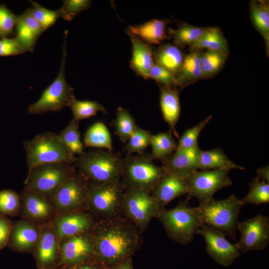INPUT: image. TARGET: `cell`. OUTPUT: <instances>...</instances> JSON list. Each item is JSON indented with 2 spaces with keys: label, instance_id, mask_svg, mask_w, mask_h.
Masks as SVG:
<instances>
[{
  "label": "cell",
  "instance_id": "cell-9",
  "mask_svg": "<svg viewBox=\"0 0 269 269\" xmlns=\"http://www.w3.org/2000/svg\"><path fill=\"white\" fill-rule=\"evenodd\" d=\"M125 190L121 180L103 184L89 182L88 212L95 220L123 215Z\"/></svg>",
  "mask_w": 269,
  "mask_h": 269
},
{
  "label": "cell",
  "instance_id": "cell-14",
  "mask_svg": "<svg viewBox=\"0 0 269 269\" xmlns=\"http://www.w3.org/2000/svg\"><path fill=\"white\" fill-rule=\"evenodd\" d=\"M60 266L77 265L95 259L92 231L60 240Z\"/></svg>",
  "mask_w": 269,
  "mask_h": 269
},
{
  "label": "cell",
  "instance_id": "cell-20",
  "mask_svg": "<svg viewBox=\"0 0 269 269\" xmlns=\"http://www.w3.org/2000/svg\"><path fill=\"white\" fill-rule=\"evenodd\" d=\"M187 193L188 188L185 179L167 173L151 193L160 211L174 199Z\"/></svg>",
  "mask_w": 269,
  "mask_h": 269
},
{
  "label": "cell",
  "instance_id": "cell-8",
  "mask_svg": "<svg viewBox=\"0 0 269 269\" xmlns=\"http://www.w3.org/2000/svg\"><path fill=\"white\" fill-rule=\"evenodd\" d=\"M67 32L65 33V41L63 48L62 62L58 75L52 83L42 92L39 99L30 105L28 112L32 115H39L48 112H58L69 107L76 98L73 88L65 78V63L66 57V39Z\"/></svg>",
  "mask_w": 269,
  "mask_h": 269
},
{
  "label": "cell",
  "instance_id": "cell-5",
  "mask_svg": "<svg viewBox=\"0 0 269 269\" xmlns=\"http://www.w3.org/2000/svg\"><path fill=\"white\" fill-rule=\"evenodd\" d=\"M28 170L45 163L66 162L73 165L77 157L72 154L53 132H45L23 143Z\"/></svg>",
  "mask_w": 269,
  "mask_h": 269
},
{
  "label": "cell",
  "instance_id": "cell-27",
  "mask_svg": "<svg viewBox=\"0 0 269 269\" xmlns=\"http://www.w3.org/2000/svg\"><path fill=\"white\" fill-rule=\"evenodd\" d=\"M197 167L198 170L222 169L230 171L233 169H245L244 167L231 160L219 147L209 150L200 149L198 155Z\"/></svg>",
  "mask_w": 269,
  "mask_h": 269
},
{
  "label": "cell",
  "instance_id": "cell-46",
  "mask_svg": "<svg viewBox=\"0 0 269 269\" xmlns=\"http://www.w3.org/2000/svg\"><path fill=\"white\" fill-rule=\"evenodd\" d=\"M25 52L15 38H0V56H14Z\"/></svg>",
  "mask_w": 269,
  "mask_h": 269
},
{
  "label": "cell",
  "instance_id": "cell-31",
  "mask_svg": "<svg viewBox=\"0 0 269 269\" xmlns=\"http://www.w3.org/2000/svg\"><path fill=\"white\" fill-rule=\"evenodd\" d=\"M83 141L87 147L113 150L111 134L105 124L102 122L95 123L87 129Z\"/></svg>",
  "mask_w": 269,
  "mask_h": 269
},
{
  "label": "cell",
  "instance_id": "cell-26",
  "mask_svg": "<svg viewBox=\"0 0 269 269\" xmlns=\"http://www.w3.org/2000/svg\"><path fill=\"white\" fill-rule=\"evenodd\" d=\"M203 51H191L186 55L176 78L177 87L181 89L202 80L201 56Z\"/></svg>",
  "mask_w": 269,
  "mask_h": 269
},
{
  "label": "cell",
  "instance_id": "cell-33",
  "mask_svg": "<svg viewBox=\"0 0 269 269\" xmlns=\"http://www.w3.org/2000/svg\"><path fill=\"white\" fill-rule=\"evenodd\" d=\"M228 54L212 50L202 51L201 64L203 72L202 80L212 78L223 68Z\"/></svg>",
  "mask_w": 269,
  "mask_h": 269
},
{
  "label": "cell",
  "instance_id": "cell-35",
  "mask_svg": "<svg viewBox=\"0 0 269 269\" xmlns=\"http://www.w3.org/2000/svg\"><path fill=\"white\" fill-rule=\"evenodd\" d=\"M79 123V122L72 119L58 134L62 142L75 156H80L85 153L84 145L81 140Z\"/></svg>",
  "mask_w": 269,
  "mask_h": 269
},
{
  "label": "cell",
  "instance_id": "cell-23",
  "mask_svg": "<svg viewBox=\"0 0 269 269\" xmlns=\"http://www.w3.org/2000/svg\"><path fill=\"white\" fill-rule=\"evenodd\" d=\"M157 86L160 92V106L163 118L173 134L178 137L175 127L180 114L179 92L174 87Z\"/></svg>",
  "mask_w": 269,
  "mask_h": 269
},
{
  "label": "cell",
  "instance_id": "cell-17",
  "mask_svg": "<svg viewBox=\"0 0 269 269\" xmlns=\"http://www.w3.org/2000/svg\"><path fill=\"white\" fill-rule=\"evenodd\" d=\"M202 236L206 244V252L217 263L224 267L230 266L240 256V251L235 244H232L221 232L205 225L196 232Z\"/></svg>",
  "mask_w": 269,
  "mask_h": 269
},
{
  "label": "cell",
  "instance_id": "cell-12",
  "mask_svg": "<svg viewBox=\"0 0 269 269\" xmlns=\"http://www.w3.org/2000/svg\"><path fill=\"white\" fill-rule=\"evenodd\" d=\"M229 170H197L185 179L187 188V199L196 198L199 203L213 198L218 190L232 184Z\"/></svg>",
  "mask_w": 269,
  "mask_h": 269
},
{
  "label": "cell",
  "instance_id": "cell-30",
  "mask_svg": "<svg viewBox=\"0 0 269 269\" xmlns=\"http://www.w3.org/2000/svg\"><path fill=\"white\" fill-rule=\"evenodd\" d=\"M250 17L255 28L262 36L269 53V4L267 0H252L250 3Z\"/></svg>",
  "mask_w": 269,
  "mask_h": 269
},
{
  "label": "cell",
  "instance_id": "cell-19",
  "mask_svg": "<svg viewBox=\"0 0 269 269\" xmlns=\"http://www.w3.org/2000/svg\"><path fill=\"white\" fill-rule=\"evenodd\" d=\"M95 219L88 212L58 214L51 221L60 240L92 231Z\"/></svg>",
  "mask_w": 269,
  "mask_h": 269
},
{
  "label": "cell",
  "instance_id": "cell-4",
  "mask_svg": "<svg viewBox=\"0 0 269 269\" xmlns=\"http://www.w3.org/2000/svg\"><path fill=\"white\" fill-rule=\"evenodd\" d=\"M165 174L162 166L153 162L149 153H127L123 158L121 182L125 189H138L151 193Z\"/></svg>",
  "mask_w": 269,
  "mask_h": 269
},
{
  "label": "cell",
  "instance_id": "cell-16",
  "mask_svg": "<svg viewBox=\"0 0 269 269\" xmlns=\"http://www.w3.org/2000/svg\"><path fill=\"white\" fill-rule=\"evenodd\" d=\"M19 215L38 225L51 222L57 215L53 201L33 191L24 188L20 195Z\"/></svg>",
  "mask_w": 269,
  "mask_h": 269
},
{
  "label": "cell",
  "instance_id": "cell-32",
  "mask_svg": "<svg viewBox=\"0 0 269 269\" xmlns=\"http://www.w3.org/2000/svg\"><path fill=\"white\" fill-rule=\"evenodd\" d=\"M206 27L182 23L176 29H169L168 34L175 45L181 48L185 45L190 46L201 37Z\"/></svg>",
  "mask_w": 269,
  "mask_h": 269
},
{
  "label": "cell",
  "instance_id": "cell-25",
  "mask_svg": "<svg viewBox=\"0 0 269 269\" xmlns=\"http://www.w3.org/2000/svg\"><path fill=\"white\" fill-rule=\"evenodd\" d=\"M153 53L154 63L176 76L186 55L181 48L174 44H161Z\"/></svg>",
  "mask_w": 269,
  "mask_h": 269
},
{
  "label": "cell",
  "instance_id": "cell-50",
  "mask_svg": "<svg viewBox=\"0 0 269 269\" xmlns=\"http://www.w3.org/2000/svg\"><path fill=\"white\" fill-rule=\"evenodd\" d=\"M258 178L269 183V167L267 165L257 170V176Z\"/></svg>",
  "mask_w": 269,
  "mask_h": 269
},
{
  "label": "cell",
  "instance_id": "cell-44",
  "mask_svg": "<svg viewBox=\"0 0 269 269\" xmlns=\"http://www.w3.org/2000/svg\"><path fill=\"white\" fill-rule=\"evenodd\" d=\"M17 15H15L5 5H0V37L11 35L15 31Z\"/></svg>",
  "mask_w": 269,
  "mask_h": 269
},
{
  "label": "cell",
  "instance_id": "cell-45",
  "mask_svg": "<svg viewBox=\"0 0 269 269\" xmlns=\"http://www.w3.org/2000/svg\"><path fill=\"white\" fill-rule=\"evenodd\" d=\"M148 79L155 81L158 84L165 86L177 87L176 76L169 71L155 63L149 72Z\"/></svg>",
  "mask_w": 269,
  "mask_h": 269
},
{
  "label": "cell",
  "instance_id": "cell-28",
  "mask_svg": "<svg viewBox=\"0 0 269 269\" xmlns=\"http://www.w3.org/2000/svg\"><path fill=\"white\" fill-rule=\"evenodd\" d=\"M189 51L212 50L221 52L229 55L227 41L219 27H207L206 30L192 45Z\"/></svg>",
  "mask_w": 269,
  "mask_h": 269
},
{
  "label": "cell",
  "instance_id": "cell-38",
  "mask_svg": "<svg viewBox=\"0 0 269 269\" xmlns=\"http://www.w3.org/2000/svg\"><path fill=\"white\" fill-rule=\"evenodd\" d=\"M151 135L149 131L137 126L122 149L127 153H144L150 145Z\"/></svg>",
  "mask_w": 269,
  "mask_h": 269
},
{
  "label": "cell",
  "instance_id": "cell-2",
  "mask_svg": "<svg viewBox=\"0 0 269 269\" xmlns=\"http://www.w3.org/2000/svg\"><path fill=\"white\" fill-rule=\"evenodd\" d=\"M122 159L120 152L92 150L77 157L73 166L89 182L108 183L121 180Z\"/></svg>",
  "mask_w": 269,
  "mask_h": 269
},
{
  "label": "cell",
  "instance_id": "cell-34",
  "mask_svg": "<svg viewBox=\"0 0 269 269\" xmlns=\"http://www.w3.org/2000/svg\"><path fill=\"white\" fill-rule=\"evenodd\" d=\"M112 125L115 129V134L123 143L128 140L137 127L129 111L122 107L117 108L116 117Z\"/></svg>",
  "mask_w": 269,
  "mask_h": 269
},
{
  "label": "cell",
  "instance_id": "cell-37",
  "mask_svg": "<svg viewBox=\"0 0 269 269\" xmlns=\"http://www.w3.org/2000/svg\"><path fill=\"white\" fill-rule=\"evenodd\" d=\"M74 120L88 119L97 115L98 112L107 113L106 109L100 103L95 101H81L75 99L69 106Z\"/></svg>",
  "mask_w": 269,
  "mask_h": 269
},
{
  "label": "cell",
  "instance_id": "cell-39",
  "mask_svg": "<svg viewBox=\"0 0 269 269\" xmlns=\"http://www.w3.org/2000/svg\"><path fill=\"white\" fill-rule=\"evenodd\" d=\"M20 195L11 189L0 190V215L14 217L19 215Z\"/></svg>",
  "mask_w": 269,
  "mask_h": 269
},
{
  "label": "cell",
  "instance_id": "cell-43",
  "mask_svg": "<svg viewBox=\"0 0 269 269\" xmlns=\"http://www.w3.org/2000/svg\"><path fill=\"white\" fill-rule=\"evenodd\" d=\"M91 3L90 0H65L58 9L60 17L70 21L82 11L89 8Z\"/></svg>",
  "mask_w": 269,
  "mask_h": 269
},
{
  "label": "cell",
  "instance_id": "cell-29",
  "mask_svg": "<svg viewBox=\"0 0 269 269\" xmlns=\"http://www.w3.org/2000/svg\"><path fill=\"white\" fill-rule=\"evenodd\" d=\"M150 145L151 147V152L149 154L151 158L153 160H160L162 164L167 161L177 147L176 141L170 130L152 135Z\"/></svg>",
  "mask_w": 269,
  "mask_h": 269
},
{
  "label": "cell",
  "instance_id": "cell-1",
  "mask_svg": "<svg viewBox=\"0 0 269 269\" xmlns=\"http://www.w3.org/2000/svg\"><path fill=\"white\" fill-rule=\"evenodd\" d=\"M92 231L95 259L108 269L132 258L142 243V233L123 215L96 220Z\"/></svg>",
  "mask_w": 269,
  "mask_h": 269
},
{
  "label": "cell",
  "instance_id": "cell-40",
  "mask_svg": "<svg viewBox=\"0 0 269 269\" xmlns=\"http://www.w3.org/2000/svg\"><path fill=\"white\" fill-rule=\"evenodd\" d=\"M212 118V116L209 115L196 125L185 131L179 138L176 149H190L199 146L197 140L200 134Z\"/></svg>",
  "mask_w": 269,
  "mask_h": 269
},
{
  "label": "cell",
  "instance_id": "cell-41",
  "mask_svg": "<svg viewBox=\"0 0 269 269\" xmlns=\"http://www.w3.org/2000/svg\"><path fill=\"white\" fill-rule=\"evenodd\" d=\"M32 7L27 8L31 14L41 24L45 31L52 26L60 17L58 10H52L45 8L35 1L30 0Z\"/></svg>",
  "mask_w": 269,
  "mask_h": 269
},
{
  "label": "cell",
  "instance_id": "cell-51",
  "mask_svg": "<svg viewBox=\"0 0 269 269\" xmlns=\"http://www.w3.org/2000/svg\"><path fill=\"white\" fill-rule=\"evenodd\" d=\"M109 269H133L132 258L126 260Z\"/></svg>",
  "mask_w": 269,
  "mask_h": 269
},
{
  "label": "cell",
  "instance_id": "cell-22",
  "mask_svg": "<svg viewBox=\"0 0 269 269\" xmlns=\"http://www.w3.org/2000/svg\"><path fill=\"white\" fill-rule=\"evenodd\" d=\"M169 22L167 19H153L140 24L130 25L126 32L149 45H160L168 38L166 28Z\"/></svg>",
  "mask_w": 269,
  "mask_h": 269
},
{
  "label": "cell",
  "instance_id": "cell-15",
  "mask_svg": "<svg viewBox=\"0 0 269 269\" xmlns=\"http://www.w3.org/2000/svg\"><path fill=\"white\" fill-rule=\"evenodd\" d=\"M60 240L50 222L41 225L33 256L38 269H55L60 266Z\"/></svg>",
  "mask_w": 269,
  "mask_h": 269
},
{
  "label": "cell",
  "instance_id": "cell-24",
  "mask_svg": "<svg viewBox=\"0 0 269 269\" xmlns=\"http://www.w3.org/2000/svg\"><path fill=\"white\" fill-rule=\"evenodd\" d=\"M132 45L130 67L139 77L148 79L149 72L154 63L151 45L128 34Z\"/></svg>",
  "mask_w": 269,
  "mask_h": 269
},
{
  "label": "cell",
  "instance_id": "cell-49",
  "mask_svg": "<svg viewBox=\"0 0 269 269\" xmlns=\"http://www.w3.org/2000/svg\"><path fill=\"white\" fill-rule=\"evenodd\" d=\"M55 269H109L95 259L74 265L60 266Z\"/></svg>",
  "mask_w": 269,
  "mask_h": 269
},
{
  "label": "cell",
  "instance_id": "cell-18",
  "mask_svg": "<svg viewBox=\"0 0 269 269\" xmlns=\"http://www.w3.org/2000/svg\"><path fill=\"white\" fill-rule=\"evenodd\" d=\"M41 226L25 219L12 222L6 247L14 251L33 253L39 239Z\"/></svg>",
  "mask_w": 269,
  "mask_h": 269
},
{
  "label": "cell",
  "instance_id": "cell-10",
  "mask_svg": "<svg viewBox=\"0 0 269 269\" xmlns=\"http://www.w3.org/2000/svg\"><path fill=\"white\" fill-rule=\"evenodd\" d=\"M160 210L150 192L138 189H125L122 202V214L143 233L150 221L157 218Z\"/></svg>",
  "mask_w": 269,
  "mask_h": 269
},
{
  "label": "cell",
  "instance_id": "cell-3",
  "mask_svg": "<svg viewBox=\"0 0 269 269\" xmlns=\"http://www.w3.org/2000/svg\"><path fill=\"white\" fill-rule=\"evenodd\" d=\"M243 206L238 197L231 195L223 200L213 198L200 203L195 209L202 225L211 227L235 240L239 223L238 216Z\"/></svg>",
  "mask_w": 269,
  "mask_h": 269
},
{
  "label": "cell",
  "instance_id": "cell-6",
  "mask_svg": "<svg viewBox=\"0 0 269 269\" xmlns=\"http://www.w3.org/2000/svg\"><path fill=\"white\" fill-rule=\"evenodd\" d=\"M188 199L181 200L173 209H163L157 217L168 236L181 245L192 241L197 230L202 226L195 207L191 206Z\"/></svg>",
  "mask_w": 269,
  "mask_h": 269
},
{
  "label": "cell",
  "instance_id": "cell-48",
  "mask_svg": "<svg viewBox=\"0 0 269 269\" xmlns=\"http://www.w3.org/2000/svg\"><path fill=\"white\" fill-rule=\"evenodd\" d=\"M12 224L8 217L0 215V250L7 246Z\"/></svg>",
  "mask_w": 269,
  "mask_h": 269
},
{
  "label": "cell",
  "instance_id": "cell-11",
  "mask_svg": "<svg viewBox=\"0 0 269 269\" xmlns=\"http://www.w3.org/2000/svg\"><path fill=\"white\" fill-rule=\"evenodd\" d=\"M89 182L77 171L56 191L53 202L57 215L88 212Z\"/></svg>",
  "mask_w": 269,
  "mask_h": 269
},
{
  "label": "cell",
  "instance_id": "cell-13",
  "mask_svg": "<svg viewBox=\"0 0 269 269\" xmlns=\"http://www.w3.org/2000/svg\"><path fill=\"white\" fill-rule=\"evenodd\" d=\"M238 229L241 233L240 240L236 243L240 251L265 250L269 243V219L261 214L239 223Z\"/></svg>",
  "mask_w": 269,
  "mask_h": 269
},
{
  "label": "cell",
  "instance_id": "cell-47",
  "mask_svg": "<svg viewBox=\"0 0 269 269\" xmlns=\"http://www.w3.org/2000/svg\"><path fill=\"white\" fill-rule=\"evenodd\" d=\"M17 17L27 27L38 36L45 31L41 24L31 14L28 9L22 14L17 15Z\"/></svg>",
  "mask_w": 269,
  "mask_h": 269
},
{
  "label": "cell",
  "instance_id": "cell-21",
  "mask_svg": "<svg viewBox=\"0 0 269 269\" xmlns=\"http://www.w3.org/2000/svg\"><path fill=\"white\" fill-rule=\"evenodd\" d=\"M200 150L199 146L190 149H176L161 166L166 173L185 179L198 170L197 159Z\"/></svg>",
  "mask_w": 269,
  "mask_h": 269
},
{
  "label": "cell",
  "instance_id": "cell-36",
  "mask_svg": "<svg viewBox=\"0 0 269 269\" xmlns=\"http://www.w3.org/2000/svg\"><path fill=\"white\" fill-rule=\"evenodd\" d=\"M250 190L247 195L240 199L243 205L253 204L259 205L269 202V184L256 177L249 183Z\"/></svg>",
  "mask_w": 269,
  "mask_h": 269
},
{
  "label": "cell",
  "instance_id": "cell-42",
  "mask_svg": "<svg viewBox=\"0 0 269 269\" xmlns=\"http://www.w3.org/2000/svg\"><path fill=\"white\" fill-rule=\"evenodd\" d=\"M15 31L14 38L24 51H33L39 36L27 27L18 17Z\"/></svg>",
  "mask_w": 269,
  "mask_h": 269
},
{
  "label": "cell",
  "instance_id": "cell-7",
  "mask_svg": "<svg viewBox=\"0 0 269 269\" xmlns=\"http://www.w3.org/2000/svg\"><path fill=\"white\" fill-rule=\"evenodd\" d=\"M76 172L73 165L66 162L40 164L28 170L24 188L53 201L59 188Z\"/></svg>",
  "mask_w": 269,
  "mask_h": 269
}]
</instances>
